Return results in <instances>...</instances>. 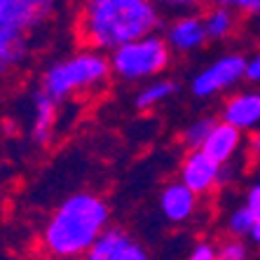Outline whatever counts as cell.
Wrapping results in <instances>:
<instances>
[{
  "instance_id": "19",
  "label": "cell",
  "mask_w": 260,
  "mask_h": 260,
  "mask_svg": "<svg viewBox=\"0 0 260 260\" xmlns=\"http://www.w3.org/2000/svg\"><path fill=\"white\" fill-rule=\"evenodd\" d=\"M188 260H218V246L211 242H197L188 253Z\"/></svg>"
},
{
  "instance_id": "13",
  "label": "cell",
  "mask_w": 260,
  "mask_h": 260,
  "mask_svg": "<svg viewBox=\"0 0 260 260\" xmlns=\"http://www.w3.org/2000/svg\"><path fill=\"white\" fill-rule=\"evenodd\" d=\"M242 145H244V139H242V132H239V129L230 127V124H225V122H218L216 129L211 132V136L206 139L202 150H204L213 162L225 167V164L232 162V157H235L237 152L242 150Z\"/></svg>"
},
{
  "instance_id": "3",
  "label": "cell",
  "mask_w": 260,
  "mask_h": 260,
  "mask_svg": "<svg viewBox=\"0 0 260 260\" xmlns=\"http://www.w3.org/2000/svg\"><path fill=\"white\" fill-rule=\"evenodd\" d=\"M52 0H0V78L24 68L33 52V33L54 19Z\"/></svg>"
},
{
  "instance_id": "20",
  "label": "cell",
  "mask_w": 260,
  "mask_h": 260,
  "mask_svg": "<svg viewBox=\"0 0 260 260\" xmlns=\"http://www.w3.org/2000/svg\"><path fill=\"white\" fill-rule=\"evenodd\" d=\"M225 5L237 10V12L251 14V17H260V0H230V3H225Z\"/></svg>"
},
{
  "instance_id": "10",
  "label": "cell",
  "mask_w": 260,
  "mask_h": 260,
  "mask_svg": "<svg viewBox=\"0 0 260 260\" xmlns=\"http://www.w3.org/2000/svg\"><path fill=\"white\" fill-rule=\"evenodd\" d=\"M220 122L239 129V132H248V129L258 127L260 124V91H242V94L230 96L223 103Z\"/></svg>"
},
{
  "instance_id": "22",
  "label": "cell",
  "mask_w": 260,
  "mask_h": 260,
  "mask_svg": "<svg viewBox=\"0 0 260 260\" xmlns=\"http://www.w3.org/2000/svg\"><path fill=\"white\" fill-rule=\"evenodd\" d=\"M248 82H260V52H255L251 59H246V75Z\"/></svg>"
},
{
  "instance_id": "8",
  "label": "cell",
  "mask_w": 260,
  "mask_h": 260,
  "mask_svg": "<svg viewBox=\"0 0 260 260\" xmlns=\"http://www.w3.org/2000/svg\"><path fill=\"white\" fill-rule=\"evenodd\" d=\"M59 108L61 103L54 101V99L45 94L40 87L33 91L30 96V129H28V136L30 141L40 148L52 143L54 139V129L59 124Z\"/></svg>"
},
{
  "instance_id": "23",
  "label": "cell",
  "mask_w": 260,
  "mask_h": 260,
  "mask_svg": "<svg viewBox=\"0 0 260 260\" xmlns=\"http://www.w3.org/2000/svg\"><path fill=\"white\" fill-rule=\"evenodd\" d=\"M246 150L253 159H260V132H253L246 141Z\"/></svg>"
},
{
  "instance_id": "2",
  "label": "cell",
  "mask_w": 260,
  "mask_h": 260,
  "mask_svg": "<svg viewBox=\"0 0 260 260\" xmlns=\"http://www.w3.org/2000/svg\"><path fill=\"white\" fill-rule=\"evenodd\" d=\"M110 228L108 204L94 192H73L56 206L40 232V246L49 258H85Z\"/></svg>"
},
{
  "instance_id": "12",
  "label": "cell",
  "mask_w": 260,
  "mask_h": 260,
  "mask_svg": "<svg viewBox=\"0 0 260 260\" xmlns=\"http://www.w3.org/2000/svg\"><path fill=\"white\" fill-rule=\"evenodd\" d=\"M209 38H206L204 19L202 17H178L176 21H171L167 28V45L178 52H192V49L202 47Z\"/></svg>"
},
{
  "instance_id": "4",
  "label": "cell",
  "mask_w": 260,
  "mask_h": 260,
  "mask_svg": "<svg viewBox=\"0 0 260 260\" xmlns=\"http://www.w3.org/2000/svg\"><path fill=\"white\" fill-rule=\"evenodd\" d=\"M110 73L113 68H110L108 56H103L101 52H94V49H85V52L49 63L40 78V89L49 94L54 101L63 103L75 94L103 87L108 82Z\"/></svg>"
},
{
  "instance_id": "25",
  "label": "cell",
  "mask_w": 260,
  "mask_h": 260,
  "mask_svg": "<svg viewBox=\"0 0 260 260\" xmlns=\"http://www.w3.org/2000/svg\"><path fill=\"white\" fill-rule=\"evenodd\" d=\"M54 260H80V258H54Z\"/></svg>"
},
{
  "instance_id": "1",
  "label": "cell",
  "mask_w": 260,
  "mask_h": 260,
  "mask_svg": "<svg viewBox=\"0 0 260 260\" xmlns=\"http://www.w3.org/2000/svg\"><path fill=\"white\" fill-rule=\"evenodd\" d=\"M159 26L162 14L148 0H89L78 14V38L94 52H117Z\"/></svg>"
},
{
  "instance_id": "24",
  "label": "cell",
  "mask_w": 260,
  "mask_h": 260,
  "mask_svg": "<svg viewBox=\"0 0 260 260\" xmlns=\"http://www.w3.org/2000/svg\"><path fill=\"white\" fill-rule=\"evenodd\" d=\"M251 242L255 244V246H260V220H255V225H253V230H251Z\"/></svg>"
},
{
  "instance_id": "14",
  "label": "cell",
  "mask_w": 260,
  "mask_h": 260,
  "mask_svg": "<svg viewBox=\"0 0 260 260\" xmlns=\"http://www.w3.org/2000/svg\"><path fill=\"white\" fill-rule=\"evenodd\" d=\"M204 28H206V38L209 40H225L235 30V10L228 7L225 3L206 10L204 17Z\"/></svg>"
},
{
  "instance_id": "15",
  "label": "cell",
  "mask_w": 260,
  "mask_h": 260,
  "mask_svg": "<svg viewBox=\"0 0 260 260\" xmlns=\"http://www.w3.org/2000/svg\"><path fill=\"white\" fill-rule=\"evenodd\" d=\"M178 89H181V87H178L176 80H155V82H148L143 89H139L136 99H134V106L139 110H150V108H155L157 103L174 96Z\"/></svg>"
},
{
  "instance_id": "9",
  "label": "cell",
  "mask_w": 260,
  "mask_h": 260,
  "mask_svg": "<svg viewBox=\"0 0 260 260\" xmlns=\"http://www.w3.org/2000/svg\"><path fill=\"white\" fill-rule=\"evenodd\" d=\"M220 164L213 162L204 150L188 152L181 162V183L194 194H206L218 185Z\"/></svg>"
},
{
  "instance_id": "21",
  "label": "cell",
  "mask_w": 260,
  "mask_h": 260,
  "mask_svg": "<svg viewBox=\"0 0 260 260\" xmlns=\"http://www.w3.org/2000/svg\"><path fill=\"white\" fill-rule=\"evenodd\" d=\"M246 209L251 213H253L255 216V220H260V181L258 183H253V185H251V188H248V192H246Z\"/></svg>"
},
{
  "instance_id": "11",
  "label": "cell",
  "mask_w": 260,
  "mask_h": 260,
  "mask_svg": "<svg viewBox=\"0 0 260 260\" xmlns=\"http://www.w3.org/2000/svg\"><path fill=\"white\" fill-rule=\"evenodd\" d=\"M159 211L169 223H188L197 211V194L185 188L181 181L169 183L159 194Z\"/></svg>"
},
{
  "instance_id": "18",
  "label": "cell",
  "mask_w": 260,
  "mask_h": 260,
  "mask_svg": "<svg viewBox=\"0 0 260 260\" xmlns=\"http://www.w3.org/2000/svg\"><path fill=\"white\" fill-rule=\"evenodd\" d=\"M248 258V248L242 239H228L218 246V260H246Z\"/></svg>"
},
{
  "instance_id": "17",
  "label": "cell",
  "mask_w": 260,
  "mask_h": 260,
  "mask_svg": "<svg viewBox=\"0 0 260 260\" xmlns=\"http://www.w3.org/2000/svg\"><path fill=\"white\" fill-rule=\"evenodd\" d=\"M255 225V216L248 211L246 206H237L235 211L228 216V230L235 239H242L244 235H251Z\"/></svg>"
},
{
  "instance_id": "16",
  "label": "cell",
  "mask_w": 260,
  "mask_h": 260,
  "mask_svg": "<svg viewBox=\"0 0 260 260\" xmlns=\"http://www.w3.org/2000/svg\"><path fill=\"white\" fill-rule=\"evenodd\" d=\"M218 122L220 120H216L213 115H202V117H197V120H192L188 127L181 132V143L188 148V152L202 150L206 139L211 136V132L216 129Z\"/></svg>"
},
{
  "instance_id": "5",
  "label": "cell",
  "mask_w": 260,
  "mask_h": 260,
  "mask_svg": "<svg viewBox=\"0 0 260 260\" xmlns=\"http://www.w3.org/2000/svg\"><path fill=\"white\" fill-rule=\"evenodd\" d=\"M171 52L167 40L159 36L141 38L136 43H129L110 54V68L124 82H141V80L155 78L169 66Z\"/></svg>"
},
{
  "instance_id": "7",
  "label": "cell",
  "mask_w": 260,
  "mask_h": 260,
  "mask_svg": "<svg viewBox=\"0 0 260 260\" xmlns=\"http://www.w3.org/2000/svg\"><path fill=\"white\" fill-rule=\"evenodd\" d=\"M82 260H152V258L129 232L110 225Z\"/></svg>"
},
{
  "instance_id": "6",
  "label": "cell",
  "mask_w": 260,
  "mask_h": 260,
  "mask_svg": "<svg viewBox=\"0 0 260 260\" xmlns=\"http://www.w3.org/2000/svg\"><path fill=\"white\" fill-rule=\"evenodd\" d=\"M244 75H246V56L223 54L194 75L190 82V91L197 99H211L218 96L220 91L235 87Z\"/></svg>"
}]
</instances>
